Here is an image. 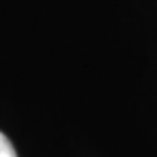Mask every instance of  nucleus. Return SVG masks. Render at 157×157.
Returning a JSON list of instances; mask_svg holds the SVG:
<instances>
[{"mask_svg":"<svg viewBox=\"0 0 157 157\" xmlns=\"http://www.w3.org/2000/svg\"><path fill=\"white\" fill-rule=\"evenodd\" d=\"M0 157H17V151H14L10 139L4 133H0Z\"/></svg>","mask_w":157,"mask_h":157,"instance_id":"f257e3e1","label":"nucleus"}]
</instances>
